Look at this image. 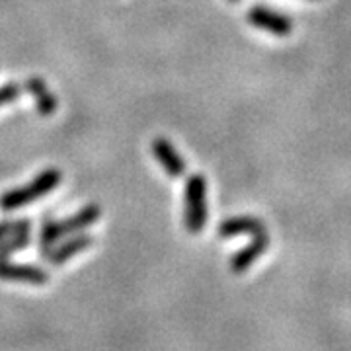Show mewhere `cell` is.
<instances>
[{"label":"cell","mask_w":351,"mask_h":351,"mask_svg":"<svg viewBox=\"0 0 351 351\" xmlns=\"http://www.w3.org/2000/svg\"><path fill=\"white\" fill-rule=\"evenodd\" d=\"M100 207L96 203H90L84 209H80L78 213L71 215L64 221H53V217H47L41 226V237H39V244H41V258H47L49 252L53 250V244L57 240L69 234H76L80 230H84L86 226L94 225L100 219Z\"/></svg>","instance_id":"cell-1"},{"label":"cell","mask_w":351,"mask_h":351,"mask_svg":"<svg viewBox=\"0 0 351 351\" xmlns=\"http://www.w3.org/2000/svg\"><path fill=\"white\" fill-rule=\"evenodd\" d=\"M61 172L57 168H47L43 170L41 174L24 188L10 189L6 193L0 195V209L2 211H16V209H22L25 205H29L32 201L39 199L43 195L51 193L53 189L59 186L61 182Z\"/></svg>","instance_id":"cell-2"},{"label":"cell","mask_w":351,"mask_h":351,"mask_svg":"<svg viewBox=\"0 0 351 351\" xmlns=\"http://www.w3.org/2000/svg\"><path fill=\"white\" fill-rule=\"evenodd\" d=\"M184 197V225L191 234H197L207 225V180L201 174L189 176Z\"/></svg>","instance_id":"cell-3"},{"label":"cell","mask_w":351,"mask_h":351,"mask_svg":"<svg viewBox=\"0 0 351 351\" xmlns=\"http://www.w3.org/2000/svg\"><path fill=\"white\" fill-rule=\"evenodd\" d=\"M248 22L260 29H265L274 36L279 38H287L293 29V22L289 20L285 14H279L271 8H263V6H254L248 12Z\"/></svg>","instance_id":"cell-4"},{"label":"cell","mask_w":351,"mask_h":351,"mask_svg":"<svg viewBox=\"0 0 351 351\" xmlns=\"http://www.w3.org/2000/svg\"><path fill=\"white\" fill-rule=\"evenodd\" d=\"M0 279L20 281V283H29V285H45L49 281V276H47V271H43L38 265L0 260Z\"/></svg>","instance_id":"cell-5"},{"label":"cell","mask_w":351,"mask_h":351,"mask_svg":"<svg viewBox=\"0 0 351 351\" xmlns=\"http://www.w3.org/2000/svg\"><path fill=\"white\" fill-rule=\"evenodd\" d=\"M152 154L158 162L162 164V168L170 178H180V176L186 174V162L168 138H154L152 141Z\"/></svg>","instance_id":"cell-6"},{"label":"cell","mask_w":351,"mask_h":351,"mask_svg":"<svg viewBox=\"0 0 351 351\" xmlns=\"http://www.w3.org/2000/svg\"><path fill=\"white\" fill-rule=\"evenodd\" d=\"M267 246H269V237H267V232L256 234L248 246H244L239 254H234V256L230 258V271H232V274H244L252 263L256 262L263 252L267 250Z\"/></svg>","instance_id":"cell-7"},{"label":"cell","mask_w":351,"mask_h":351,"mask_svg":"<svg viewBox=\"0 0 351 351\" xmlns=\"http://www.w3.org/2000/svg\"><path fill=\"white\" fill-rule=\"evenodd\" d=\"M260 232H265V226L258 217H232L219 225V234L223 239H232V237H240V234L256 237Z\"/></svg>","instance_id":"cell-8"},{"label":"cell","mask_w":351,"mask_h":351,"mask_svg":"<svg viewBox=\"0 0 351 351\" xmlns=\"http://www.w3.org/2000/svg\"><path fill=\"white\" fill-rule=\"evenodd\" d=\"M25 90L36 98V106H38L39 115H53L57 112V100L55 96L51 94V90L47 84L39 78V76H29L25 80Z\"/></svg>","instance_id":"cell-9"},{"label":"cell","mask_w":351,"mask_h":351,"mask_svg":"<svg viewBox=\"0 0 351 351\" xmlns=\"http://www.w3.org/2000/svg\"><path fill=\"white\" fill-rule=\"evenodd\" d=\"M94 244V239L92 237H88V234H78L75 239L66 240L63 246H59V248H53L49 252V256H47V260H49L53 265H61V263L69 262L73 256L76 254H80V252H84L86 248H90Z\"/></svg>","instance_id":"cell-10"},{"label":"cell","mask_w":351,"mask_h":351,"mask_svg":"<svg viewBox=\"0 0 351 351\" xmlns=\"http://www.w3.org/2000/svg\"><path fill=\"white\" fill-rule=\"evenodd\" d=\"M29 242H32L29 230H22V232H16L8 239L0 240V260H6L8 256H12L16 252L24 250Z\"/></svg>","instance_id":"cell-11"},{"label":"cell","mask_w":351,"mask_h":351,"mask_svg":"<svg viewBox=\"0 0 351 351\" xmlns=\"http://www.w3.org/2000/svg\"><path fill=\"white\" fill-rule=\"evenodd\" d=\"M22 230H32V223L27 219H18V221H2L0 223V240L8 239L16 232H22Z\"/></svg>","instance_id":"cell-12"},{"label":"cell","mask_w":351,"mask_h":351,"mask_svg":"<svg viewBox=\"0 0 351 351\" xmlns=\"http://www.w3.org/2000/svg\"><path fill=\"white\" fill-rule=\"evenodd\" d=\"M20 94H22V86H18V84H14V82L0 86V106L18 100Z\"/></svg>","instance_id":"cell-13"},{"label":"cell","mask_w":351,"mask_h":351,"mask_svg":"<svg viewBox=\"0 0 351 351\" xmlns=\"http://www.w3.org/2000/svg\"><path fill=\"white\" fill-rule=\"evenodd\" d=\"M230 2H239V0H230Z\"/></svg>","instance_id":"cell-14"}]
</instances>
